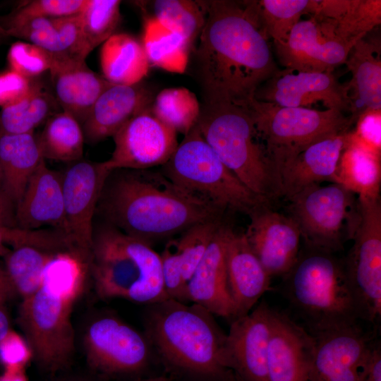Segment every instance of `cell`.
Returning <instances> with one entry per match:
<instances>
[{"mask_svg": "<svg viewBox=\"0 0 381 381\" xmlns=\"http://www.w3.org/2000/svg\"><path fill=\"white\" fill-rule=\"evenodd\" d=\"M59 108L53 93L46 90L36 78L31 90L25 97L1 108L0 133H33L36 127L59 112L57 111Z\"/></svg>", "mask_w": 381, "mask_h": 381, "instance_id": "31", "label": "cell"}, {"mask_svg": "<svg viewBox=\"0 0 381 381\" xmlns=\"http://www.w3.org/2000/svg\"><path fill=\"white\" fill-rule=\"evenodd\" d=\"M196 125L222 162L250 191L270 203L283 197L279 172L245 106L229 100L204 102Z\"/></svg>", "mask_w": 381, "mask_h": 381, "instance_id": "5", "label": "cell"}, {"mask_svg": "<svg viewBox=\"0 0 381 381\" xmlns=\"http://www.w3.org/2000/svg\"><path fill=\"white\" fill-rule=\"evenodd\" d=\"M225 259L229 289L238 318L250 313L270 289L271 277L250 248L244 233H236L231 228Z\"/></svg>", "mask_w": 381, "mask_h": 381, "instance_id": "25", "label": "cell"}, {"mask_svg": "<svg viewBox=\"0 0 381 381\" xmlns=\"http://www.w3.org/2000/svg\"><path fill=\"white\" fill-rule=\"evenodd\" d=\"M32 355L26 339L12 329L0 341V361L5 369H23Z\"/></svg>", "mask_w": 381, "mask_h": 381, "instance_id": "46", "label": "cell"}, {"mask_svg": "<svg viewBox=\"0 0 381 381\" xmlns=\"http://www.w3.org/2000/svg\"><path fill=\"white\" fill-rule=\"evenodd\" d=\"M326 22L332 26L337 37L346 43L355 44L368 32L380 25L381 1L351 0L337 20Z\"/></svg>", "mask_w": 381, "mask_h": 381, "instance_id": "40", "label": "cell"}, {"mask_svg": "<svg viewBox=\"0 0 381 381\" xmlns=\"http://www.w3.org/2000/svg\"><path fill=\"white\" fill-rule=\"evenodd\" d=\"M349 131L308 145L281 167L279 178L284 198L288 200L313 184L323 181L335 183L337 164L347 143Z\"/></svg>", "mask_w": 381, "mask_h": 381, "instance_id": "23", "label": "cell"}, {"mask_svg": "<svg viewBox=\"0 0 381 381\" xmlns=\"http://www.w3.org/2000/svg\"><path fill=\"white\" fill-rule=\"evenodd\" d=\"M256 4L269 37L274 44H282L303 15L313 14L317 0H260Z\"/></svg>", "mask_w": 381, "mask_h": 381, "instance_id": "39", "label": "cell"}, {"mask_svg": "<svg viewBox=\"0 0 381 381\" xmlns=\"http://www.w3.org/2000/svg\"><path fill=\"white\" fill-rule=\"evenodd\" d=\"M162 172L176 186L220 212L248 215L271 204L250 191L222 162L202 136L198 126L179 143L162 166Z\"/></svg>", "mask_w": 381, "mask_h": 381, "instance_id": "7", "label": "cell"}, {"mask_svg": "<svg viewBox=\"0 0 381 381\" xmlns=\"http://www.w3.org/2000/svg\"><path fill=\"white\" fill-rule=\"evenodd\" d=\"M112 138L114 149L104 161L111 171L163 166L179 145L176 132L156 118L150 108L134 116Z\"/></svg>", "mask_w": 381, "mask_h": 381, "instance_id": "12", "label": "cell"}, {"mask_svg": "<svg viewBox=\"0 0 381 381\" xmlns=\"http://www.w3.org/2000/svg\"><path fill=\"white\" fill-rule=\"evenodd\" d=\"M335 183L358 197L380 198L381 156L350 142L348 135L337 164Z\"/></svg>", "mask_w": 381, "mask_h": 381, "instance_id": "30", "label": "cell"}, {"mask_svg": "<svg viewBox=\"0 0 381 381\" xmlns=\"http://www.w3.org/2000/svg\"><path fill=\"white\" fill-rule=\"evenodd\" d=\"M306 247L330 253L352 240L360 220L358 197L339 183L309 186L287 200Z\"/></svg>", "mask_w": 381, "mask_h": 381, "instance_id": "9", "label": "cell"}, {"mask_svg": "<svg viewBox=\"0 0 381 381\" xmlns=\"http://www.w3.org/2000/svg\"><path fill=\"white\" fill-rule=\"evenodd\" d=\"M8 301L0 298V341L11 330L5 304Z\"/></svg>", "mask_w": 381, "mask_h": 381, "instance_id": "51", "label": "cell"}, {"mask_svg": "<svg viewBox=\"0 0 381 381\" xmlns=\"http://www.w3.org/2000/svg\"><path fill=\"white\" fill-rule=\"evenodd\" d=\"M244 233L250 248L272 278L286 275L300 253V231L289 216L264 204L250 214Z\"/></svg>", "mask_w": 381, "mask_h": 381, "instance_id": "17", "label": "cell"}, {"mask_svg": "<svg viewBox=\"0 0 381 381\" xmlns=\"http://www.w3.org/2000/svg\"><path fill=\"white\" fill-rule=\"evenodd\" d=\"M377 39L359 40L351 47L345 61L351 73L346 85L351 120L364 111L381 109V52Z\"/></svg>", "mask_w": 381, "mask_h": 381, "instance_id": "27", "label": "cell"}, {"mask_svg": "<svg viewBox=\"0 0 381 381\" xmlns=\"http://www.w3.org/2000/svg\"><path fill=\"white\" fill-rule=\"evenodd\" d=\"M16 208L18 228L35 230L50 226L64 231L62 174L51 169L42 161Z\"/></svg>", "mask_w": 381, "mask_h": 381, "instance_id": "24", "label": "cell"}, {"mask_svg": "<svg viewBox=\"0 0 381 381\" xmlns=\"http://www.w3.org/2000/svg\"><path fill=\"white\" fill-rule=\"evenodd\" d=\"M35 80L11 69L0 73V107L12 104L25 97L31 90Z\"/></svg>", "mask_w": 381, "mask_h": 381, "instance_id": "47", "label": "cell"}, {"mask_svg": "<svg viewBox=\"0 0 381 381\" xmlns=\"http://www.w3.org/2000/svg\"><path fill=\"white\" fill-rule=\"evenodd\" d=\"M255 99L284 107L310 108L322 103L327 109L349 111L346 85L339 83L332 72H306L278 69L255 92Z\"/></svg>", "mask_w": 381, "mask_h": 381, "instance_id": "14", "label": "cell"}, {"mask_svg": "<svg viewBox=\"0 0 381 381\" xmlns=\"http://www.w3.org/2000/svg\"><path fill=\"white\" fill-rule=\"evenodd\" d=\"M64 249L23 243L13 247L4 255V269L22 300L39 289L48 262L57 252Z\"/></svg>", "mask_w": 381, "mask_h": 381, "instance_id": "32", "label": "cell"}, {"mask_svg": "<svg viewBox=\"0 0 381 381\" xmlns=\"http://www.w3.org/2000/svg\"><path fill=\"white\" fill-rule=\"evenodd\" d=\"M90 253L76 246L57 252L39 289L22 300L18 323L32 355L47 370H60L73 356L71 313L90 275Z\"/></svg>", "mask_w": 381, "mask_h": 381, "instance_id": "3", "label": "cell"}, {"mask_svg": "<svg viewBox=\"0 0 381 381\" xmlns=\"http://www.w3.org/2000/svg\"><path fill=\"white\" fill-rule=\"evenodd\" d=\"M0 381H28L23 369H5Z\"/></svg>", "mask_w": 381, "mask_h": 381, "instance_id": "52", "label": "cell"}, {"mask_svg": "<svg viewBox=\"0 0 381 381\" xmlns=\"http://www.w3.org/2000/svg\"><path fill=\"white\" fill-rule=\"evenodd\" d=\"M111 171L104 162L78 160L62 174L64 231L81 248L90 252L93 217Z\"/></svg>", "mask_w": 381, "mask_h": 381, "instance_id": "16", "label": "cell"}, {"mask_svg": "<svg viewBox=\"0 0 381 381\" xmlns=\"http://www.w3.org/2000/svg\"><path fill=\"white\" fill-rule=\"evenodd\" d=\"M353 45L339 40L329 23L313 16L300 20L285 42L274 44L284 68L316 73L332 72L344 64Z\"/></svg>", "mask_w": 381, "mask_h": 381, "instance_id": "15", "label": "cell"}, {"mask_svg": "<svg viewBox=\"0 0 381 381\" xmlns=\"http://www.w3.org/2000/svg\"><path fill=\"white\" fill-rule=\"evenodd\" d=\"M213 315L172 299L149 305L145 334L167 370L195 381H238L229 363L226 334Z\"/></svg>", "mask_w": 381, "mask_h": 381, "instance_id": "4", "label": "cell"}, {"mask_svg": "<svg viewBox=\"0 0 381 381\" xmlns=\"http://www.w3.org/2000/svg\"><path fill=\"white\" fill-rule=\"evenodd\" d=\"M85 0H32L25 1L5 20H0L2 32L35 18H56L78 14ZM4 34V33H3Z\"/></svg>", "mask_w": 381, "mask_h": 381, "instance_id": "42", "label": "cell"}, {"mask_svg": "<svg viewBox=\"0 0 381 381\" xmlns=\"http://www.w3.org/2000/svg\"><path fill=\"white\" fill-rule=\"evenodd\" d=\"M49 73L53 95L61 111L81 126L97 98L112 85L91 70L85 61L53 57Z\"/></svg>", "mask_w": 381, "mask_h": 381, "instance_id": "26", "label": "cell"}, {"mask_svg": "<svg viewBox=\"0 0 381 381\" xmlns=\"http://www.w3.org/2000/svg\"><path fill=\"white\" fill-rule=\"evenodd\" d=\"M2 195V193L0 191V195Z\"/></svg>", "mask_w": 381, "mask_h": 381, "instance_id": "56", "label": "cell"}, {"mask_svg": "<svg viewBox=\"0 0 381 381\" xmlns=\"http://www.w3.org/2000/svg\"><path fill=\"white\" fill-rule=\"evenodd\" d=\"M141 42L150 66L183 73L194 46L180 35L170 32L150 17L144 21Z\"/></svg>", "mask_w": 381, "mask_h": 381, "instance_id": "33", "label": "cell"}, {"mask_svg": "<svg viewBox=\"0 0 381 381\" xmlns=\"http://www.w3.org/2000/svg\"><path fill=\"white\" fill-rule=\"evenodd\" d=\"M313 335L288 315L272 311L267 366L269 381H308Z\"/></svg>", "mask_w": 381, "mask_h": 381, "instance_id": "20", "label": "cell"}, {"mask_svg": "<svg viewBox=\"0 0 381 381\" xmlns=\"http://www.w3.org/2000/svg\"><path fill=\"white\" fill-rule=\"evenodd\" d=\"M150 4L151 18L195 45L205 22L203 1L155 0Z\"/></svg>", "mask_w": 381, "mask_h": 381, "instance_id": "36", "label": "cell"}, {"mask_svg": "<svg viewBox=\"0 0 381 381\" xmlns=\"http://www.w3.org/2000/svg\"><path fill=\"white\" fill-rule=\"evenodd\" d=\"M159 256L164 287L168 298L181 303L189 302L188 282L183 274L180 255L174 241L165 246Z\"/></svg>", "mask_w": 381, "mask_h": 381, "instance_id": "44", "label": "cell"}, {"mask_svg": "<svg viewBox=\"0 0 381 381\" xmlns=\"http://www.w3.org/2000/svg\"><path fill=\"white\" fill-rule=\"evenodd\" d=\"M230 226H220L188 281L189 302L213 315L233 319L236 310L231 298L226 268V244Z\"/></svg>", "mask_w": 381, "mask_h": 381, "instance_id": "22", "label": "cell"}, {"mask_svg": "<svg viewBox=\"0 0 381 381\" xmlns=\"http://www.w3.org/2000/svg\"><path fill=\"white\" fill-rule=\"evenodd\" d=\"M120 5L119 0L85 1L78 15L89 54L116 33L121 21Z\"/></svg>", "mask_w": 381, "mask_h": 381, "instance_id": "38", "label": "cell"}, {"mask_svg": "<svg viewBox=\"0 0 381 381\" xmlns=\"http://www.w3.org/2000/svg\"><path fill=\"white\" fill-rule=\"evenodd\" d=\"M279 175L281 167L308 145L327 136L349 131L353 124L344 112L284 107L253 97L245 105Z\"/></svg>", "mask_w": 381, "mask_h": 381, "instance_id": "8", "label": "cell"}, {"mask_svg": "<svg viewBox=\"0 0 381 381\" xmlns=\"http://www.w3.org/2000/svg\"><path fill=\"white\" fill-rule=\"evenodd\" d=\"M4 36V34H3V32H2V30H1V25H0V38L1 37Z\"/></svg>", "mask_w": 381, "mask_h": 381, "instance_id": "55", "label": "cell"}, {"mask_svg": "<svg viewBox=\"0 0 381 381\" xmlns=\"http://www.w3.org/2000/svg\"><path fill=\"white\" fill-rule=\"evenodd\" d=\"M349 132L350 142L381 156V109L365 110L355 121Z\"/></svg>", "mask_w": 381, "mask_h": 381, "instance_id": "45", "label": "cell"}, {"mask_svg": "<svg viewBox=\"0 0 381 381\" xmlns=\"http://www.w3.org/2000/svg\"><path fill=\"white\" fill-rule=\"evenodd\" d=\"M130 381H171L169 377L166 375L151 376L145 378H137Z\"/></svg>", "mask_w": 381, "mask_h": 381, "instance_id": "53", "label": "cell"}, {"mask_svg": "<svg viewBox=\"0 0 381 381\" xmlns=\"http://www.w3.org/2000/svg\"><path fill=\"white\" fill-rule=\"evenodd\" d=\"M201 106L195 95L186 87H169L158 92L150 110L176 133L187 135L199 119Z\"/></svg>", "mask_w": 381, "mask_h": 381, "instance_id": "37", "label": "cell"}, {"mask_svg": "<svg viewBox=\"0 0 381 381\" xmlns=\"http://www.w3.org/2000/svg\"><path fill=\"white\" fill-rule=\"evenodd\" d=\"M358 200L360 220L344 266L360 319L373 322L381 315V203Z\"/></svg>", "mask_w": 381, "mask_h": 381, "instance_id": "10", "label": "cell"}, {"mask_svg": "<svg viewBox=\"0 0 381 381\" xmlns=\"http://www.w3.org/2000/svg\"><path fill=\"white\" fill-rule=\"evenodd\" d=\"M83 345L89 364L104 375H138L150 363L152 349L145 334L112 315L89 325Z\"/></svg>", "mask_w": 381, "mask_h": 381, "instance_id": "11", "label": "cell"}, {"mask_svg": "<svg viewBox=\"0 0 381 381\" xmlns=\"http://www.w3.org/2000/svg\"><path fill=\"white\" fill-rule=\"evenodd\" d=\"M97 210L106 223L150 246L224 214L151 169L112 171Z\"/></svg>", "mask_w": 381, "mask_h": 381, "instance_id": "2", "label": "cell"}, {"mask_svg": "<svg viewBox=\"0 0 381 381\" xmlns=\"http://www.w3.org/2000/svg\"><path fill=\"white\" fill-rule=\"evenodd\" d=\"M36 138L44 159L71 163L82 159L85 142L82 126L65 111L52 116Z\"/></svg>", "mask_w": 381, "mask_h": 381, "instance_id": "34", "label": "cell"}, {"mask_svg": "<svg viewBox=\"0 0 381 381\" xmlns=\"http://www.w3.org/2000/svg\"><path fill=\"white\" fill-rule=\"evenodd\" d=\"M6 212L0 214V255H5L9 250L5 247V244H9L12 228L5 224Z\"/></svg>", "mask_w": 381, "mask_h": 381, "instance_id": "50", "label": "cell"}, {"mask_svg": "<svg viewBox=\"0 0 381 381\" xmlns=\"http://www.w3.org/2000/svg\"><path fill=\"white\" fill-rule=\"evenodd\" d=\"M0 191H1V187H0Z\"/></svg>", "mask_w": 381, "mask_h": 381, "instance_id": "57", "label": "cell"}, {"mask_svg": "<svg viewBox=\"0 0 381 381\" xmlns=\"http://www.w3.org/2000/svg\"><path fill=\"white\" fill-rule=\"evenodd\" d=\"M311 334L315 346L308 381H363L373 346L358 323Z\"/></svg>", "mask_w": 381, "mask_h": 381, "instance_id": "13", "label": "cell"}, {"mask_svg": "<svg viewBox=\"0 0 381 381\" xmlns=\"http://www.w3.org/2000/svg\"><path fill=\"white\" fill-rule=\"evenodd\" d=\"M284 276L288 298L312 332L356 324L360 319L344 262L333 253L307 248Z\"/></svg>", "mask_w": 381, "mask_h": 381, "instance_id": "6", "label": "cell"}, {"mask_svg": "<svg viewBox=\"0 0 381 381\" xmlns=\"http://www.w3.org/2000/svg\"><path fill=\"white\" fill-rule=\"evenodd\" d=\"M272 311L262 301L231 324L226 334V352L238 381H269L267 358Z\"/></svg>", "mask_w": 381, "mask_h": 381, "instance_id": "18", "label": "cell"}, {"mask_svg": "<svg viewBox=\"0 0 381 381\" xmlns=\"http://www.w3.org/2000/svg\"><path fill=\"white\" fill-rule=\"evenodd\" d=\"M99 61L102 75L116 85L137 83L150 68L141 41L124 32H116L102 44Z\"/></svg>", "mask_w": 381, "mask_h": 381, "instance_id": "29", "label": "cell"}, {"mask_svg": "<svg viewBox=\"0 0 381 381\" xmlns=\"http://www.w3.org/2000/svg\"><path fill=\"white\" fill-rule=\"evenodd\" d=\"M90 270L97 294L105 299L125 298L139 277L137 262L126 247L124 234L107 223L94 229Z\"/></svg>", "mask_w": 381, "mask_h": 381, "instance_id": "19", "label": "cell"}, {"mask_svg": "<svg viewBox=\"0 0 381 381\" xmlns=\"http://www.w3.org/2000/svg\"><path fill=\"white\" fill-rule=\"evenodd\" d=\"M7 202L3 195H0V214L6 212Z\"/></svg>", "mask_w": 381, "mask_h": 381, "instance_id": "54", "label": "cell"}, {"mask_svg": "<svg viewBox=\"0 0 381 381\" xmlns=\"http://www.w3.org/2000/svg\"><path fill=\"white\" fill-rule=\"evenodd\" d=\"M125 244L137 262L138 281L128 291L126 298L138 303L152 305L168 300L164 290L159 254L151 246L126 234Z\"/></svg>", "mask_w": 381, "mask_h": 381, "instance_id": "35", "label": "cell"}, {"mask_svg": "<svg viewBox=\"0 0 381 381\" xmlns=\"http://www.w3.org/2000/svg\"><path fill=\"white\" fill-rule=\"evenodd\" d=\"M363 381H381V349L378 345L372 346Z\"/></svg>", "mask_w": 381, "mask_h": 381, "instance_id": "48", "label": "cell"}, {"mask_svg": "<svg viewBox=\"0 0 381 381\" xmlns=\"http://www.w3.org/2000/svg\"><path fill=\"white\" fill-rule=\"evenodd\" d=\"M16 294L4 269L0 266V298L8 301Z\"/></svg>", "mask_w": 381, "mask_h": 381, "instance_id": "49", "label": "cell"}, {"mask_svg": "<svg viewBox=\"0 0 381 381\" xmlns=\"http://www.w3.org/2000/svg\"><path fill=\"white\" fill-rule=\"evenodd\" d=\"M45 160L33 133H0V187L6 202L16 206L32 175Z\"/></svg>", "mask_w": 381, "mask_h": 381, "instance_id": "28", "label": "cell"}, {"mask_svg": "<svg viewBox=\"0 0 381 381\" xmlns=\"http://www.w3.org/2000/svg\"><path fill=\"white\" fill-rule=\"evenodd\" d=\"M157 92L144 80L112 84L97 98L82 125L85 141L97 143L113 135L131 119L150 108Z\"/></svg>", "mask_w": 381, "mask_h": 381, "instance_id": "21", "label": "cell"}, {"mask_svg": "<svg viewBox=\"0 0 381 381\" xmlns=\"http://www.w3.org/2000/svg\"><path fill=\"white\" fill-rule=\"evenodd\" d=\"M8 61L11 70L28 78L36 79L44 72L49 71L53 56L34 44L17 42L8 51Z\"/></svg>", "mask_w": 381, "mask_h": 381, "instance_id": "43", "label": "cell"}, {"mask_svg": "<svg viewBox=\"0 0 381 381\" xmlns=\"http://www.w3.org/2000/svg\"><path fill=\"white\" fill-rule=\"evenodd\" d=\"M205 22L190 54L204 102L244 105L279 68L256 1H203Z\"/></svg>", "mask_w": 381, "mask_h": 381, "instance_id": "1", "label": "cell"}, {"mask_svg": "<svg viewBox=\"0 0 381 381\" xmlns=\"http://www.w3.org/2000/svg\"><path fill=\"white\" fill-rule=\"evenodd\" d=\"M223 224L222 217L202 222L191 226L177 240H174L187 282Z\"/></svg>", "mask_w": 381, "mask_h": 381, "instance_id": "41", "label": "cell"}]
</instances>
